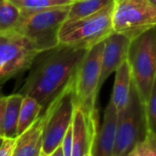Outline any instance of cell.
Returning a JSON list of instances; mask_svg holds the SVG:
<instances>
[{"label":"cell","instance_id":"obj_16","mask_svg":"<svg viewBox=\"0 0 156 156\" xmlns=\"http://www.w3.org/2000/svg\"><path fill=\"white\" fill-rule=\"evenodd\" d=\"M43 110V106L36 99L30 96L24 97L18 121V136L33 125Z\"/></svg>","mask_w":156,"mask_h":156},{"label":"cell","instance_id":"obj_7","mask_svg":"<svg viewBox=\"0 0 156 156\" xmlns=\"http://www.w3.org/2000/svg\"><path fill=\"white\" fill-rule=\"evenodd\" d=\"M75 107L73 80L44 110L47 112L48 120L44 131L41 156H51L53 151L61 144L65 133L73 122Z\"/></svg>","mask_w":156,"mask_h":156},{"label":"cell","instance_id":"obj_1","mask_svg":"<svg viewBox=\"0 0 156 156\" xmlns=\"http://www.w3.org/2000/svg\"><path fill=\"white\" fill-rule=\"evenodd\" d=\"M88 49L59 44L42 51L29 69L19 92L36 99L45 110L74 80Z\"/></svg>","mask_w":156,"mask_h":156},{"label":"cell","instance_id":"obj_19","mask_svg":"<svg viewBox=\"0 0 156 156\" xmlns=\"http://www.w3.org/2000/svg\"><path fill=\"white\" fill-rule=\"evenodd\" d=\"M22 11H39L71 4V0H11Z\"/></svg>","mask_w":156,"mask_h":156},{"label":"cell","instance_id":"obj_4","mask_svg":"<svg viewBox=\"0 0 156 156\" xmlns=\"http://www.w3.org/2000/svg\"><path fill=\"white\" fill-rule=\"evenodd\" d=\"M127 60L133 81L146 104L156 79V25L132 39Z\"/></svg>","mask_w":156,"mask_h":156},{"label":"cell","instance_id":"obj_17","mask_svg":"<svg viewBox=\"0 0 156 156\" xmlns=\"http://www.w3.org/2000/svg\"><path fill=\"white\" fill-rule=\"evenodd\" d=\"M114 1L115 0H74L70 5L67 21H72L94 14Z\"/></svg>","mask_w":156,"mask_h":156},{"label":"cell","instance_id":"obj_6","mask_svg":"<svg viewBox=\"0 0 156 156\" xmlns=\"http://www.w3.org/2000/svg\"><path fill=\"white\" fill-rule=\"evenodd\" d=\"M41 52L22 34L13 30L0 33V83L29 69Z\"/></svg>","mask_w":156,"mask_h":156},{"label":"cell","instance_id":"obj_23","mask_svg":"<svg viewBox=\"0 0 156 156\" xmlns=\"http://www.w3.org/2000/svg\"><path fill=\"white\" fill-rule=\"evenodd\" d=\"M61 145L63 147L65 156H72V150H73V125L69 127L67 133H65Z\"/></svg>","mask_w":156,"mask_h":156},{"label":"cell","instance_id":"obj_14","mask_svg":"<svg viewBox=\"0 0 156 156\" xmlns=\"http://www.w3.org/2000/svg\"><path fill=\"white\" fill-rule=\"evenodd\" d=\"M48 120L47 112L43 113L24 133L17 138V146L14 156H41L44 131Z\"/></svg>","mask_w":156,"mask_h":156},{"label":"cell","instance_id":"obj_27","mask_svg":"<svg viewBox=\"0 0 156 156\" xmlns=\"http://www.w3.org/2000/svg\"><path fill=\"white\" fill-rule=\"evenodd\" d=\"M150 1H152V0H150Z\"/></svg>","mask_w":156,"mask_h":156},{"label":"cell","instance_id":"obj_2","mask_svg":"<svg viewBox=\"0 0 156 156\" xmlns=\"http://www.w3.org/2000/svg\"><path fill=\"white\" fill-rule=\"evenodd\" d=\"M70 5L39 11H22L12 30L29 38L41 51L56 48L60 44L59 32L68 19Z\"/></svg>","mask_w":156,"mask_h":156},{"label":"cell","instance_id":"obj_9","mask_svg":"<svg viewBox=\"0 0 156 156\" xmlns=\"http://www.w3.org/2000/svg\"><path fill=\"white\" fill-rule=\"evenodd\" d=\"M113 30L132 39L156 25V5L150 0H115Z\"/></svg>","mask_w":156,"mask_h":156},{"label":"cell","instance_id":"obj_13","mask_svg":"<svg viewBox=\"0 0 156 156\" xmlns=\"http://www.w3.org/2000/svg\"><path fill=\"white\" fill-rule=\"evenodd\" d=\"M24 97L20 92L1 97L0 137H18V121Z\"/></svg>","mask_w":156,"mask_h":156},{"label":"cell","instance_id":"obj_24","mask_svg":"<svg viewBox=\"0 0 156 156\" xmlns=\"http://www.w3.org/2000/svg\"><path fill=\"white\" fill-rule=\"evenodd\" d=\"M51 156H65V154H64V151H63V147H62L61 144L58 145V146L53 151V153L51 154Z\"/></svg>","mask_w":156,"mask_h":156},{"label":"cell","instance_id":"obj_3","mask_svg":"<svg viewBox=\"0 0 156 156\" xmlns=\"http://www.w3.org/2000/svg\"><path fill=\"white\" fill-rule=\"evenodd\" d=\"M150 132L146 106L133 80L127 105L119 112L113 156H129Z\"/></svg>","mask_w":156,"mask_h":156},{"label":"cell","instance_id":"obj_15","mask_svg":"<svg viewBox=\"0 0 156 156\" xmlns=\"http://www.w3.org/2000/svg\"><path fill=\"white\" fill-rule=\"evenodd\" d=\"M133 74L130 64L126 59L116 70L114 85L111 100L118 110L121 112L128 103L131 88L133 84Z\"/></svg>","mask_w":156,"mask_h":156},{"label":"cell","instance_id":"obj_25","mask_svg":"<svg viewBox=\"0 0 156 156\" xmlns=\"http://www.w3.org/2000/svg\"><path fill=\"white\" fill-rule=\"evenodd\" d=\"M152 2H153L154 4H155L156 5V0H152Z\"/></svg>","mask_w":156,"mask_h":156},{"label":"cell","instance_id":"obj_20","mask_svg":"<svg viewBox=\"0 0 156 156\" xmlns=\"http://www.w3.org/2000/svg\"><path fill=\"white\" fill-rule=\"evenodd\" d=\"M129 156H156V133L150 131L144 141L139 143Z\"/></svg>","mask_w":156,"mask_h":156},{"label":"cell","instance_id":"obj_22","mask_svg":"<svg viewBox=\"0 0 156 156\" xmlns=\"http://www.w3.org/2000/svg\"><path fill=\"white\" fill-rule=\"evenodd\" d=\"M17 138L1 137L0 156H14L17 146Z\"/></svg>","mask_w":156,"mask_h":156},{"label":"cell","instance_id":"obj_11","mask_svg":"<svg viewBox=\"0 0 156 156\" xmlns=\"http://www.w3.org/2000/svg\"><path fill=\"white\" fill-rule=\"evenodd\" d=\"M132 38L127 35L113 31L104 39L101 72L99 82V90L113 72L127 59L128 50Z\"/></svg>","mask_w":156,"mask_h":156},{"label":"cell","instance_id":"obj_10","mask_svg":"<svg viewBox=\"0 0 156 156\" xmlns=\"http://www.w3.org/2000/svg\"><path fill=\"white\" fill-rule=\"evenodd\" d=\"M72 125V156H92L98 133V114H89L79 104H76Z\"/></svg>","mask_w":156,"mask_h":156},{"label":"cell","instance_id":"obj_18","mask_svg":"<svg viewBox=\"0 0 156 156\" xmlns=\"http://www.w3.org/2000/svg\"><path fill=\"white\" fill-rule=\"evenodd\" d=\"M22 15V10L11 0H0V33L12 30Z\"/></svg>","mask_w":156,"mask_h":156},{"label":"cell","instance_id":"obj_26","mask_svg":"<svg viewBox=\"0 0 156 156\" xmlns=\"http://www.w3.org/2000/svg\"><path fill=\"white\" fill-rule=\"evenodd\" d=\"M71 1H74V0H71Z\"/></svg>","mask_w":156,"mask_h":156},{"label":"cell","instance_id":"obj_8","mask_svg":"<svg viewBox=\"0 0 156 156\" xmlns=\"http://www.w3.org/2000/svg\"><path fill=\"white\" fill-rule=\"evenodd\" d=\"M103 49L104 40L90 47L80 64L74 79L76 104L89 114H98L96 101L100 91Z\"/></svg>","mask_w":156,"mask_h":156},{"label":"cell","instance_id":"obj_5","mask_svg":"<svg viewBox=\"0 0 156 156\" xmlns=\"http://www.w3.org/2000/svg\"><path fill=\"white\" fill-rule=\"evenodd\" d=\"M115 1L100 11L72 21H66L59 32L60 44L90 48L103 41L113 30Z\"/></svg>","mask_w":156,"mask_h":156},{"label":"cell","instance_id":"obj_21","mask_svg":"<svg viewBox=\"0 0 156 156\" xmlns=\"http://www.w3.org/2000/svg\"><path fill=\"white\" fill-rule=\"evenodd\" d=\"M150 131L156 133V79L148 101L145 104Z\"/></svg>","mask_w":156,"mask_h":156},{"label":"cell","instance_id":"obj_12","mask_svg":"<svg viewBox=\"0 0 156 156\" xmlns=\"http://www.w3.org/2000/svg\"><path fill=\"white\" fill-rule=\"evenodd\" d=\"M119 112L112 101L110 100L104 110L103 122L96 136L92 156H113L115 147Z\"/></svg>","mask_w":156,"mask_h":156}]
</instances>
